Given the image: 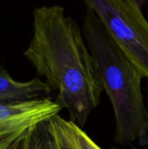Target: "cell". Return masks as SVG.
I'll return each mask as SVG.
<instances>
[{"mask_svg":"<svg viewBox=\"0 0 148 149\" xmlns=\"http://www.w3.org/2000/svg\"><path fill=\"white\" fill-rule=\"evenodd\" d=\"M24 56L55 93L69 120L83 128L104 89L83 30L64 7L34 9L32 37Z\"/></svg>","mask_w":148,"mask_h":149,"instance_id":"cell-1","label":"cell"},{"mask_svg":"<svg viewBox=\"0 0 148 149\" xmlns=\"http://www.w3.org/2000/svg\"><path fill=\"white\" fill-rule=\"evenodd\" d=\"M51 93L48 85L41 79L17 81L0 65V103L44 99Z\"/></svg>","mask_w":148,"mask_h":149,"instance_id":"cell-5","label":"cell"},{"mask_svg":"<svg viewBox=\"0 0 148 149\" xmlns=\"http://www.w3.org/2000/svg\"><path fill=\"white\" fill-rule=\"evenodd\" d=\"M61 110L49 98L0 103V140L22 137L59 115Z\"/></svg>","mask_w":148,"mask_h":149,"instance_id":"cell-4","label":"cell"},{"mask_svg":"<svg viewBox=\"0 0 148 149\" xmlns=\"http://www.w3.org/2000/svg\"><path fill=\"white\" fill-rule=\"evenodd\" d=\"M38 128V127H37ZM36 128V129H37ZM33 129L32 131H31L30 133H28L20 141H18L15 147L12 149H29V146H30V142H31V135L33 134V132L36 130Z\"/></svg>","mask_w":148,"mask_h":149,"instance_id":"cell-8","label":"cell"},{"mask_svg":"<svg viewBox=\"0 0 148 149\" xmlns=\"http://www.w3.org/2000/svg\"><path fill=\"white\" fill-rule=\"evenodd\" d=\"M29 149H43L40 126L33 132V134L31 135V139Z\"/></svg>","mask_w":148,"mask_h":149,"instance_id":"cell-7","label":"cell"},{"mask_svg":"<svg viewBox=\"0 0 148 149\" xmlns=\"http://www.w3.org/2000/svg\"><path fill=\"white\" fill-rule=\"evenodd\" d=\"M124 56L148 79V20L133 0H85Z\"/></svg>","mask_w":148,"mask_h":149,"instance_id":"cell-3","label":"cell"},{"mask_svg":"<svg viewBox=\"0 0 148 149\" xmlns=\"http://www.w3.org/2000/svg\"><path fill=\"white\" fill-rule=\"evenodd\" d=\"M83 33L114 113V140L121 145L148 144V112L138 69L124 56L93 12L86 9Z\"/></svg>","mask_w":148,"mask_h":149,"instance_id":"cell-2","label":"cell"},{"mask_svg":"<svg viewBox=\"0 0 148 149\" xmlns=\"http://www.w3.org/2000/svg\"><path fill=\"white\" fill-rule=\"evenodd\" d=\"M65 127L75 149H103L84 130L69 120H65Z\"/></svg>","mask_w":148,"mask_h":149,"instance_id":"cell-6","label":"cell"}]
</instances>
